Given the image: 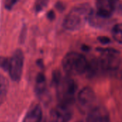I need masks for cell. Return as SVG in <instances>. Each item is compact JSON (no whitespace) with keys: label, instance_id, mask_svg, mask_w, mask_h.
Listing matches in <instances>:
<instances>
[{"label":"cell","instance_id":"cell-1","mask_svg":"<svg viewBox=\"0 0 122 122\" xmlns=\"http://www.w3.org/2000/svg\"><path fill=\"white\" fill-rule=\"evenodd\" d=\"M52 82L56 89L59 104L70 107L75 101L76 84L69 76H63L59 71L53 73Z\"/></svg>","mask_w":122,"mask_h":122},{"label":"cell","instance_id":"cell-2","mask_svg":"<svg viewBox=\"0 0 122 122\" xmlns=\"http://www.w3.org/2000/svg\"><path fill=\"white\" fill-rule=\"evenodd\" d=\"M92 12L91 6L88 4H82L74 6L64 21V28L69 31H76L81 29L89 21Z\"/></svg>","mask_w":122,"mask_h":122},{"label":"cell","instance_id":"cell-3","mask_svg":"<svg viewBox=\"0 0 122 122\" xmlns=\"http://www.w3.org/2000/svg\"><path fill=\"white\" fill-rule=\"evenodd\" d=\"M101 56L97 59V62L102 74H112L116 73L120 66V53L115 49H100Z\"/></svg>","mask_w":122,"mask_h":122},{"label":"cell","instance_id":"cell-4","mask_svg":"<svg viewBox=\"0 0 122 122\" xmlns=\"http://www.w3.org/2000/svg\"><path fill=\"white\" fill-rule=\"evenodd\" d=\"M88 61L84 56L77 52L68 53L62 60V67L69 75H79L86 73Z\"/></svg>","mask_w":122,"mask_h":122},{"label":"cell","instance_id":"cell-5","mask_svg":"<svg viewBox=\"0 0 122 122\" xmlns=\"http://www.w3.org/2000/svg\"><path fill=\"white\" fill-rule=\"evenodd\" d=\"M24 54L21 49H16L12 56L9 58V74L11 79L14 81H19L21 79L24 67Z\"/></svg>","mask_w":122,"mask_h":122},{"label":"cell","instance_id":"cell-6","mask_svg":"<svg viewBox=\"0 0 122 122\" xmlns=\"http://www.w3.org/2000/svg\"><path fill=\"white\" fill-rule=\"evenodd\" d=\"M97 97L94 92L89 87H85L80 91L77 97V102L79 109L88 113L96 107Z\"/></svg>","mask_w":122,"mask_h":122},{"label":"cell","instance_id":"cell-7","mask_svg":"<svg viewBox=\"0 0 122 122\" xmlns=\"http://www.w3.org/2000/svg\"><path fill=\"white\" fill-rule=\"evenodd\" d=\"M120 7L119 0H97V13L100 18L107 19Z\"/></svg>","mask_w":122,"mask_h":122},{"label":"cell","instance_id":"cell-8","mask_svg":"<svg viewBox=\"0 0 122 122\" xmlns=\"http://www.w3.org/2000/svg\"><path fill=\"white\" fill-rule=\"evenodd\" d=\"M71 117L70 107L59 104L50 113V122H68Z\"/></svg>","mask_w":122,"mask_h":122},{"label":"cell","instance_id":"cell-9","mask_svg":"<svg viewBox=\"0 0 122 122\" xmlns=\"http://www.w3.org/2000/svg\"><path fill=\"white\" fill-rule=\"evenodd\" d=\"M86 122H110L109 114L104 107L97 106L88 112Z\"/></svg>","mask_w":122,"mask_h":122},{"label":"cell","instance_id":"cell-10","mask_svg":"<svg viewBox=\"0 0 122 122\" xmlns=\"http://www.w3.org/2000/svg\"><path fill=\"white\" fill-rule=\"evenodd\" d=\"M42 119V109L37 104L32 107L25 115L23 122H41Z\"/></svg>","mask_w":122,"mask_h":122},{"label":"cell","instance_id":"cell-11","mask_svg":"<svg viewBox=\"0 0 122 122\" xmlns=\"http://www.w3.org/2000/svg\"><path fill=\"white\" fill-rule=\"evenodd\" d=\"M35 89L36 93L40 97H43L46 93V81L43 73H39L36 76Z\"/></svg>","mask_w":122,"mask_h":122},{"label":"cell","instance_id":"cell-12","mask_svg":"<svg viewBox=\"0 0 122 122\" xmlns=\"http://www.w3.org/2000/svg\"><path fill=\"white\" fill-rule=\"evenodd\" d=\"M9 82L6 78L0 74V106L4 102L8 92Z\"/></svg>","mask_w":122,"mask_h":122},{"label":"cell","instance_id":"cell-13","mask_svg":"<svg viewBox=\"0 0 122 122\" xmlns=\"http://www.w3.org/2000/svg\"><path fill=\"white\" fill-rule=\"evenodd\" d=\"M113 36L114 39L119 43H122V26L121 24H116L113 28Z\"/></svg>","mask_w":122,"mask_h":122},{"label":"cell","instance_id":"cell-14","mask_svg":"<svg viewBox=\"0 0 122 122\" xmlns=\"http://www.w3.org/2000/svg\"><path fill=\"white\" fill-rule=\"evenodd\" d=\"M48 0H36L35 3V11L39 12L42 11L47 5Z\"/></svg>","mask_w":122,"mask_h":122},{"label":"cell","instance_id":"cell-15","mask_svg":"<svg viewBox=\"0 0 122 122\" xmlns=\"http://www.w3.org/2000/svg\"><path fill=\"white\" fill-rule=\"evenodd\" d=\"M9 58L4 56H0V67L5 71H9Z\"/></svg>","mask_w":122,"mask_h":122},{"label":"cell","instance_id":"cell-16","mask_svg":"<svg viewBox=\"0 0 122 122\" xmlns=\"http://www.w3.org/2000/svg\"><path fill=\"white\" fill-rule=\"evenodd\" d=\"M19 0H5V7L7 9H11Z\"/></svg>","mask_w":122,"mask_h":122},{"label":"cell","instance_id":"cell-17","mask_svg":"<svg viewBox=\"0 0 122 122\" xmlns=\"http://www.w3.org/2000/svg\"><path fill=\"white\" fill-rule=\"evenodd\" d=\"M98 40L103 44H107L110 43V39L107 36H99L98 37Z\"/></svg>","mask_w":122,"mask_h":122},{"label":"cell","instance_id":"cell-18","mask_svg":"<svg viewBox=\"0 0 122 122\" xmlns=\"http://www.w3.org/2000/svg\"><path fill=\"white\" fill-rule=\"evenodd\" d=\"M54 17H55V14H54V12L52 10L49 11L48 12V14H47V18H48L49 19H50V20H52V19H54Z\"/></svg>","mask_w":122,"mask_h":122}]
</instances>
